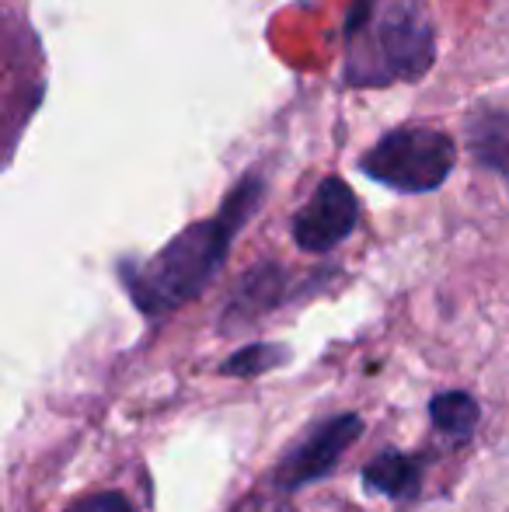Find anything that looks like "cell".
Masks as SVG:
<instances>
[{
	"label": "cell",
	"instance_id": "obj_1",
	"mask_svg": "<svg viewBox=\"0 0 509 512\" xmlns=\"http://www.w3.org/2000/svg\"><path fill=\"white\" fill-rule=\"evenodd\" d=\"M265 182L258 175L241 178V185L224 199V206L192 227H185L175 241H168L154 258L140 265H123V283L133 304L147 317H161L178 310L210 286V279L227 262L238 230L262 206Z\"/></svg>",
	"mask_w": 509,
	"mask_h": 512
},
{
	"label": "cell",
	"instance_id": "obj_2",
	"mask_svg": "<svg viewBox=\"0 0 509 512\" xmlns=\"http://www.w3.org/2000/svg\"><path fill=\"white\" fill-rule=\"evenodd\" d=\"M433 25L422 0H356L346 81L356 88L415 81L433 67Z\"/></svg>",
	"mask_w": 509,
	"mask_h": 512
},
{
	"label": "cell",
	"instance_id": "obj_3",
	"mask_svg": "<svg viewBox=\"0 0 509 512\" xmlns=\"http://www.w3.org/2000/svg\"><path fill=\"white\" fill-rule=\"evenodd\" d=\"M457 164V143L440 129L408 126L381 136L367 154L360 157V168L367 178L387 185L394 192H436L450 178Z\"/></svg>",
	"mask_w": 509,
	"mask_h": 512
},
{
	"label": "cell",
	"instance_id": "obj_4",
	"mask_svg": "<svg viewBox=\"0 0 509 512\" xmlns=\"http://www.w3.org/2000/svg\"><path fill=\"white\" fill-rule=\"evenodd\" d=\"M356 223H360L356 192L342 178H325L304 209L293 216V241L311 255H325L353 234Z\"/></svg>",
	"mask_w": 509,
	"mask_h": 512
},
{
	"label": "cell",
	"instance_id": "obj_5",
	"mask_svg": "<svg viewBox=\"0 0 509 512\" xmlns=\"http://www.w3.org/2000/svg\"><path fill=\"white\" fill-rule=\"evenodd\" d=\"M363 432L360 415H335L328 422H321L304 443H297L283 457L276 471V485L283 492H297L300 485L321 481L328 471H335V464L342 460V453L356 443V436Z\"/></svg>",
	"mask_w": 509,
	"mask_h": 512
},
{
	"label": "cell",
	"instance_id": "obj_6",
	"mask_svg": "<svg viewBox=\"0 0 509 512\" xmlns=\"http://www.w3.org/2000/svg\"><path fill=\"white\" fill-rule=\"evenodd\" d=\"M363 485L387 499H415L422 485V460L401 450H384L367 464Z\"/></svg>",
	"mask_w": 509,
	"mask_h": 512
},
{
	"label": "cell",
	"instance_id": "obj_7",
	"mask_svg": "<svg viewBox=\"0 0 509 512\" xmlns=\"http://www.w3.org/2000/svg\"><path fill=\"white\" fill-rule=\"evenodd\" d=\"M471 154L482 168L509 182V112H482L468 122Z\"/></svg>",
	"mask_w": 509,
	"mask_h": 512
},
{
	"label": "cell",
	"instance_id": "obj_8",
	"mask_svg": "<svg viewBox=\"0 0 509 512\" xmlns=\"http://www.w3.org/2000/svg\"><path fill=\"white\" fill-rule=\"evenodd\" d=\"M283 290H286V272L279 265H258L255 272H248L241 279V286L234 290V300H231V314L234 317H255L262 310L276 307L283 300Z\"/></svg>",
	"mask_w": 509,
	"mask_h": 512
},
{
	"label": "cell",
	"instance_id": "obj_9",
	"mask_svg": "<svg viewBox=\"0 0 509 512\" xmlns=\"http://www.w3.org/2000/svg\"><path fill=\"white\" fill-rule=\"evenodd\" d=\"M429 418L433 425L443 432V436H454L464 439L475 432L478 425V405L471 394L464 391H447V394H436L433 405H429Z\"/></svg>",
	"mask_w": 509,
	"mask_h": 512
},
{
	"label": "cell",
	"instance_id": "obj_10",
	"mask_svg": "<svg viewBox=\"0 0 509 512\" xmlns=\"http://www.w3.org/2000/svg\"><path fill=\"white\" fill-rule=\"evenodd\" d=\"M279 363H286L283 345L258 342V345H248V349L234 352L220 370H224L227 377H262V373H269L272 366H279Z\"/></svg>",
	"mask_w": 509,
	"mask_h": 512
},
{
	"label": "cell",
	"instance_id": "obj_11",
	"mask_svg": "<svg viewBox=\"0 0 509 512\" xmlns=\"http://www.w3.org/2000/svg\"><path fill=\"white\" fill-rule=\"evenodd\" d=\"M67 512H136L133 502L119 492H98V495H88L81 499L77 506H70Z\"/></svg>",
	"mask_w": 509,
	"mask_h": 512
},
{
	"label": "cell",
	"instance_id": "obj_12",
	"mask_svg": "<svg viewBox=\"0 0 509 512\" xmlns=\"http://www.w3.org/2000/svg\"><path fill=\"white\" fill-rule=\"evenodd\" d=\"M255 512H293L286 502H265V506H258Z\"/></svg>",
	"mask_w": 509,
	"mask_h": 512
}]
</instances>
